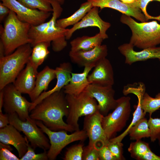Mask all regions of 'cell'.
Returning <instances> with one entry per match:
<instances>
[{
  "instance_id": "obj_2",
  "label": "cell",
  "mask_w": 160,
  "mask_h": 160,
  "mask_svg": "<svg viewBox=\"0 0 160 160\" xmlns=\"http://www.w3.org/2000/svg\"><path fill=\"white\" fill-rule=\"evenodd\" d=\"M155 20L138 23L124 14L120 18V22L127 25L131 31L129 43L142 49L160 44V24Z\"/></svg>"
},
{
  "instance_id": "obj_11",
  "label": "cell",
  "mask_w": 160,
  "mask_h": 160,
  "mask_svg": "<svg viewBox=\"0 0 160 160\" xmlns=\"http://www.w3.org/2000/svg\"><path fill=\"white\" fill-rule=\"evenodd\" d=\"M103 116L98 111L85 116L84 120L83 129L89 138L88 145L98 149L109 141L102 124Z\"/></svg>"
},
{
  "instance_id": "obj_31",
  "label": "cell",
  "mask_w": 160,
  "mask_h": 160,
  "mask_svg": "<svg viewBox=\"0 0 160 160\" xmlns=\"http://www.w3.org/2000/svg\"><path fill=\"white\" fill-rule=\"evenodd\" d=\"M26 7L33 9L51 12L52 7L48 0H17Z\"/></svg>"
},
{
  "instance_id": "obj_3",
  "label": "cell",
  "mask_w": 160,
  "mask_h": 160,
  "mask_svg": "<svg viewBox=\"0 0 160 160\" xmlns=\"http://www.w3.org/2000/svg\"><path fill=\"white\" fill-rule=\"evenodd\" d=\"M29 24L20 20L12 10L5 21L0 40L5 49V55L13 53L19 47L31 43L28 35L31 26Z\"/></svg>"
},
{
  "instance_id": "obj_27",
  "label": "cell",
  "mask_w": 160,
  "mask_h": 160,
  "mask_svg": "<svg viewBox=\"0 0 160 160\" xmlns=\"http://www.w3.org/2000/svg\"><path fill=\"white\" fill-rule=\"evenodd\" d=\"M93 7L92 4L87 1L82 4L79 9L69 17L57 20V25L59 27L64 29L73 25L79 22Z\"/></svg>"
},
{
  "instance_id": "obj_37",
  "label": "cell",
  "mask_w": 160,
  "mask_h": 160,
  "mask_svg": "<svg viewBox=\"0 0 160 160\" xmlns=\"http://www.w3.org/2000/svg\"><path fill=\"white\" fill-rule=\"evenodd\" d=\"M153 1L160 2V0H137L135 5L141 9L145 15L147 21L150 19L158 20L160 21V15L157 16H153L149 15L147 12L146 9L148 4Z\"/></svg>"
},
{
  "instance_id": "obj_36",
  "label": "cell",
  "mask_w": 160,
  "mask_h": 160,
  "mask_svg": "<svg viewBox=\"0 0 160 160\" xmlns=\"http://www.w3.org/2000/svg\"><path fill=\"white\" fill-rule=\"evenodd\" d=\"M10 145L0 142V160H19L20 158L13 153Z\"/></svg>"
},
{
  "instance_id": "obj_28",
  "label": "cell",
  "mask_w": 160,
  "mask_h": 160,
  "mask_svg": "<svg viewBox=\"0 0 160 160\" xmlns=\"http://www.w3.org/2000/svg\"><path fill=\"white\" fill-rule=\"evenodd\" d=\"M50 44V42L44 41L38 43L35 45L33 47L29 61L38 68L49 53L48 48Z\"/></svg>"
},
{
  "instance_id": "obj_35",
  "label": "cell",
  "mask_w": 160,
  "mask_h": 160,
  "mask_svg": "<svg viewBox=\"0 0 160 160\" xmlns=\"http://www.w3.org/2000/svg\"><path fill=\"white\" fill-rule=\"evenodd\" d=\"M148 122L151 131V140L154 142L160 135V118H153L150 116Z\"/></svg>"
},
{
  "instance_id": "obj_17",
  "label": "cell",
  "mask_w": 160,
  "mask_h": 160,
  "mask_svg": "<svg viewBox=\"0 0 160 160\" xmlns=\"http://www.w3.org/2000/svg\"><path fill=\"white\" fill-rule=\"evenodd\" d=\"M93 7L100 8L101 10L108 8L115 9L122 14L133 17L140 22H147L144 15L141 9L134 4L124 3L120 0H87Z\"/></svg>"
},
{
  "instance_id": "obj_41",
  "label": "cell",
  "mask_w": 160,
  "mask_h": 160,
  "mask_svg": "<svg viewBox=\"0 0 160 160\" xmlns=\"http://www.w3.org/2000/svg\"><path fill=\"white\" fill-rule=\"evenodd\" d=\"M9 124L8 114L0 112V128H3Z\"/></svg>"
},
{
  "instance_id": "obj_39",
  "label": "cell",
  "mask_w": 160,
  "mask_h": 160,
  "mask_svg": "<svg viewBox=\"0 0 160 160\" xmlns=\"http://www.w3.org/2000/svg\"><path fill=\"white\" fill-rule=\"evenodd\" d=\"M99 160H116L106 145H103L98 149Z\"/></svg>"
},
{
  "instance_id": "obj_13",
  "label": "cell",
  "mask_w": 160,
  "mask_h": 160,
  "mask_svg": "<svg viewBox=\"0 0 160 160\" xmlns=\"http://www.w3.org/2000/svg\"><path fill=\"white\" fill-rule=\"evenodd\" d=\"M3 4L14 12L20 21L31 25H37L45 22L51 12L28 8L17 0H0Z\"/></svg>"
},
{
  "instance_id": "obj_25",
  "label": "cell",
  "mask_w": 160,
  "mask_h": 160,
  "mask_svg": "<svg viewBox=\"0 0 160 160\" xmlns=\"http://www.w3.org/2000/svg\"><path fill=\"white\" fill-rule=\"evenodd\" d=\"M128 150L131 157L137 160H160V156L151 150L149 144L141 140L131 143Z\"/></svg>"
},
{
  "instance_id": "obj_1",
  "label": "cell",
  "mask_w": 160,
  "mask_h": 160,
  "mask_svg": "<svg viewBox=\"0 0 160 160\" xmlns=\"http://www.w3.org/2000/svg\"><path fill=\"white\" fill-rule=\"evenodd\" d=\"M30 113L31 118L42 121L52 130L75 131L63 120V117H67L68 113L65 94L63 90L54 92L44 99Z\"/></svg>"
},
{
  "instance_id": "obj_46",
  "label": "cell",
  "mask_w": 160,
  "mask_h": 160,
  "mask_svg": "<svg viewBox=\"0 0 160 160\" xmlns=\"http://www.w3.org/2000/svg\"><path fill=\"white\" fill-rule=\"evenodd\" d=\"M158 140H159V144L160 145V135H159V137H158Z\"/></svg>"
},
{
  "instance_id": "obj_10",
  "label": "cell",
  "mask_w": 160,
  "mask_h": 160,
  "mask_svg": "<svg viewBox=\"0 0 160 160\" xmlns=\"http://www.w3.org/2000/svg\"><path fill=\"white\" fill-rule=\"evenodd\" d=\"M3 93V108L7 114L16 113L22 121L30 117L29 110L32 103L28 101L22 95V93L10 83L2 89Z\"/></svg>"
},
{
  "instance_id": "obj_43",
  "label": "cell",
  "mask_w": 160,
  "mask_h": 160,
  "mask_svg": "<svg viewBox=\"0 0 160 160\" xmlns=\"http://www.w3.org/2000/svg\"><path fill=\"white\" fill-rule=\"evenodd\" d=\"M3 105V93L2 89L0 90V112H2Z\"/></svg>"
},
{
  "instance_id": "obj_29",
  "label": "cell",
  "mask_w": 160,
  "mask_h": 160,
  "mask_svg": "<svg viewBox=\"0 0 160 160\" xmlns=\"http://www.w3.org/2000/svg\"><path fill=\"white\" fill-rule=\"evenodd\" d=\"M128 134L130 139L133 140L150 137L151 134L148 120L145 117L139 120L130 128Z\"/></svg>"
},
{
  "instance_id": "obj_18",
  "label": "cell",
  "mask_w": 160,
  "mask_h": 160,
  "mask_svg": "<svg viewBox=\"0 0 160 160\" xmlns=\"http://www.w3.org/2000/svg\"><path fill=\"white\" fill-rule=\"evenodd\" d=\"M134 47L130 43H125L118 47L120 52L125 57L126 64L131 65L138 61H144L151 59L160 60V47H150L136 51Z\"/></svg>"
},
{
  "instance_id": "obj_32",
  "label": "cell",
  "mask_w": 160,
  "mask_h": 160,
  "mask_svg": "<svg viewBox=\"0 0 160 160\" xmlns=\"http://www.w3.org/2000/svg\"><path fill=\"white\" fill-rule=\"evenodd\" d=\"M84 144L79 143L68 148L63 159L64 160H81L83 151Z\"/></svg>"
},
{
  "instance_id": "obj_8",
  "label": "cell",
  "mask_w": 160,
  "mask_h": 160,
  "mask_svg": "<svg viewBox=\"0 0 160 160\" xmlns=\"http://www.w3.org/2000/svg\"><path fill=\"white\" fill-rule=\"evenodd\" d=\"M48 1L50 3L53 9L52 16L49 21L48 26L39 40L38 43L52 42V50L55 52H59L63 50L67 45L65 35L69 29L60 28L57 24V19L60 16L63 11L61 4L56 0Z\"/></svg>"
},
{
  "instance_id": "obj_38",
  "label": "cell",
  "mask_w": 160,
  "mask_h": 160,
  "mask_svg": "<svg viewBox=\"0 0 160 160\" xmlns=\"http://www.w3.org/2000/svg\"><path fill=\"white\" fill-rule=\"evenodd\" d=\"M82 160H100L98 149L95 147L88 145L84 147L82 157Z\"/></svg>"
},
{
  "instance_id": "obj_44",
  "label": "cell",
  "mask_w": 160,
  "mask_h": 160,
  "mask_svg": "<svg viewBox=\"0 0 160 160\" xmlns=\"http://www.w3.org/2000/svg\"><path fill=\"white\" fill-rule=\"evenodd\" d=\"M124 3L128 4H134L136 3L137 0H120Z\"/></svg>"
},
{
  "instance_id": "obj_4",
  "label": "cell",
  "mask_w": 160,
  "mask_h": 160,
  "mask_svg": "<svg viewBox=\"0 0 160 160\" xmlns=\"http://www.w3.org/2000/svg\"><path fill=\"white\" fill-rule=\"evenodd\" d=\"M32 49L31 44H27L0 58V90L7 85L14 82L28 61Z\"/></svg>"
},
{
  "instance_id": "obj_45",
  "label": "cell",
  "mask_w": 160,
  "mask_h": 160,
  "mask_svg": "<svg viewBox=\"0 0 160 160\" xmlns=\"http://www.w3.org/2000/svg\"><path fill=\"white\" fill-rule=\"evenodd\" d=\"M58 1L61 4H63L65 1V0H56Z\"/></svg>"
},
{
  "instance_id": "obj_20",
  "label": "cell",
  "mask_w": 160,
  "mask_h": 160,
  "mask_svg": "<svg viewBox=\"0 0 160 160\" xmlns=\"http://www.w3.org/2000/svg\"><path fill=\"white\" fill-rule=\"evenodd\" d=\"M87 79L89 84L113 86L114 83V73L112 65L106 57L97 63Z\"/></svg>"
},
{
  "instance_id": "obj_7",
  "label": "cell",
  "mask_w": 160,
  "mask_h": 160,
  "mask_svg": "<svg viewBox=\"0 0 160 160\" xmlns=\"http://www.w3.org/2000/svg\"><path fill=\"white\" fill-rule=\"evenodd\" d=\"M35 121L37 126L47 135L49 139L50 147L47 155L50 160L55 159L62 150L69 144L76 141H84L87 137L86 132L83 129L68 134L67 131L65 130H52L44 125L42 121Z\"/></svg>"
},
{
  "instance_id": "obj_15",
  "label": "cell",
  "mask_w": 160,
  "mask_h": 160,
  "mask_svg": "<svg viewBox=\"0 0 160 160\" xmlns=\"http://www.w3.org/2000/svg\"><path fill=\"white\" fill-rule=\"evenodd\" d=\"M99 13L98 7H92L79 22L69 29L66 34V39H69L76 31L89 27L98 28L100 30L99 33L103 39H107L108 36L106 33L111 24L103 20L100 16Z\"/></svg>"
},
{
  "instance_id": "obj_19",
  "label": "cell",
  "mask_w": 160,
  "mask_h": 160,
  "mask_svg": "<svg viewBox=\"0 0 160 160\" xmlns=\"http://www.w3.org/2000/svg\"><path fill=\"white\" fill-rule=\"evenodd\" d=\"M19 131L10 124L0 128V142L13 146L20 159L27 152L29 142L26 137L23 136Z\"/></svg>"
},
{
  "instance_id": "obj_9",
  "label": "cell",
  "mask_w": 160,
  "mask_h": 160,
  "mask_svg": "<svg viewBox=\"0 0 160 160\" xmlns=\"http://www.w3.org/2000/svg\"><path fill=\"white\" fill-rule=\"evenodd\" d=\"M8 115L9 124L19 131L23 132L34 149L37 148H41L44 151L49 149L50 147L49 141L37 126L35 120L30 117L25 121H22L15 113Z\"/></svg>"
},
{
  "instance_id": "obj_23",
  "label": "cell",
  "mask_w": 160,
  "mask_h": 160,
  "mask_svg": "<svg viewBox=\"0 0 160 160\" xmlns=\"http://www.w3.org/2000/svg\"><path fill=\"white\" fill-rule=\"evenodd\" d=\"M93 66L84 67L83 72L80 73H72L68 83L63 88L65 94L77 95L83 92L89 83L88 80V74Z\"/></svg>"
},
{
  "instance_id": "obj_26",
  "label": "cell",
  "mask_w": 160,
  "mask_h": 160,
  "mask_svg": "<svg viewBox=\"0 0 160 160\" xmlns=\"http://www.w3.org/2000/svg\"><path fill=\"white\" fill-rule=\"evenodd\" d=\"M103 40L99 33L92 36L78 37L70 42L71 51L89 50L102 45Z\"/></svg>"
},
{
  "instance_id": "obj_33",
  "label": "cell",
  "mask_w": 160,
  "mask_h": 160,
  "mask_svg": "<svg viewBox=\"0 0 160 160\" xmlns=\"http://www.w3.org/2000/svg\"><path fill=\"white\" fill-rule=\"evenodd\" d=\"M35 149L28 144V149L25 154L20 159V160H47L49 159L46 151L39 153H36Z\"/></svg>"
},
{
  "instance_id": "obj_34",
  "label": "cell",
  "mask_w": 160,
  "mask_h": 160,
  "mask_svg": "<svg viewBox=\"0 0 160 160\" xmlns=\"http://www.w3.org/2000/svg\"><path fill=\"white\" fill-rule=\"evenodd\" d=\"M106 145L116 160L125 159L123 155V144L121 142L109 140Z\"/></svg>"
},
{
  "instance_id": "obj_22",
  "label": "cell",
  "mask_w": 160,
  "mask_h": 160,
  "mask_svg": "<svg viewBox=\"0 0 160 160\" xmlns=\"http://www.w3.org/2000/svg\"><path fill=\"white\" fill-rule=\"evenodd\" d=\"M37 69L29 60L25 68L18 75L13 84L22 93L29 95L33 90L38 73Z\"/></svg>"
},
{
  "instance_id": "obj_16",
  "label": "cell",
  "mask_w": 160,
  "mask_h": 160,
  "mask_svg": "<svg viewBox=\"0 0 160 160\" xmlns=\"http://www.w3.org/2000/svg\"><path fill=\"white\" fill-rule=\"evenodd\" d=\"M107 55V47L105 44L96 46L89 50H70L69 54L72 62L84 67L90 65L94 67L100 60L106 57Z\"/></svg>"
},
{
  "instance_id": "obj_5",
  "label": "cell",
  "mask_w": 160,
  "mask_h": 160,
  "mask_svg": "<svg viewBox=\"0 0 160 160\" xmlns=\"http://www.w3.org/2000/svg\"><path fill=\"white\" fill-rule=\"evenodd\" d=\"M68 108L66 123L75 131L80 130L78 121L80 117L99 111L96 100L84 91L77 95L65 94Z\"/></svg>"
},
{
  "instance_id": "obj_42",
  "label": "cell",
  "mask_w": 160,
  "mask_h": 160,
  "mask_svg": "<svg viewBox=\"0 0 160 160\" xmlns=\"http://www.w3.org/2000/svg\"><path fill=\"white\" fill-rule=\"evenodd\" d=\"M5 56V49L4 45L1 41H0V58Z\"/></svg>"
},
{
  "instance_id": "obj_14",
  "label": "cell",
  "mask_w": 160,
  "mask_h": 160,
  "mask_svg": "<svg viewBox=\"0 0 160 160\" xmlns=\"http://www.w3.org/2000/svg\"><path fill=\"white\" fill-rule=\"evenodd\" d=\"M145 92V85L144 83L141 82L128 84L124 87L123 90L124 95H127L129 94H133L136 95L137 98V104L134 106L135 110L133 113L132 121L128 127L120 135L111 139L110 140L121 142L128 134L130 128L139 120L145 117L146 113L142 108L141 103Z\"/></svg>"
},
{
  "instance_id": "obj_6",
  "label": "cell",
  "mask_w": 160,
  "mask_h": 160,
  "mask_svg": "<svg viewBox=\"0 0 160 160\" xmlns=\"http://www.w3.org/2000/svg\"><path fill=\"white\" fill-rule=\"evenodd\" d=\"M117 104L111 113L104 116L102 122L103 127L108 139L114 138L117 132L126 126L131 111V98L122 97L117 99Z\"/></svg>"
},
{
  "instance_id": "obj_40",
  "label": "cell",
  "mask_w": 160,
  "mask_h": 160,
  "mask_svg": "<svg viewBox=\"0 0 160 160\" xmlns=\"http://www.w3.org/2000/svg\"><path fill=\"white\" fill-rule=\"evenodd\" d=\"M10 10V9L3 4L2 3H0V21L1 22L7 15H8Z\"/></svg>"
},
{
  "instance_id": "obj_47",
  "label": "cell",
  "mask_w": 160,
  "mask_h": 160,
  "mask_svg": "<svg viewBox=\"0 0 160 160\" xmlns=\"http://www.w3.org/2000/svg\"><path fill=\"white\" fill-rule=\"evenodd\" d=\"M159 60V61H160V60Z\"/></svg>"
},
{
  "instance_id": "obj_12",
  "label": "cell",
  "mask_w": 160,
  "mask_h": 160,
  "mask_svg": "<svg viewBox=\"0 0 160 160\" xmlns=\"http://www.w3.org/2000/svg\"><path fill=\"white\" fill-rule=\"evenodd\" d=\"M84 91L96 100L99 111L103 116L107 115L117 106V100L114 98L115 91L112 86L91 84Z\"/></svg>"
},
{
  "instance_id": "obj_30",
  "label": "cell",
  "mask_w": 160,
  "mask_h": 160,
  "mask_svg": "<svg viewBox=\"0 0 160 160\" xmlns=\"http://www.w3.org/2000/svg\"><path fill=\"white\" fill-rule=\"evenodd\" d=\"M141 106L145 112L148 113L150 116H151L153 112L160 108V92L154 98L145 92L142 100Z\"/></svg>"
},
{
  "instance_id": "obj_24",
  "label": "cell",
  "mask_w": 160,
  "mask_h": 160,
  "mask_svg": "<svg viewBox=\"0 0 160 160\" xmlns=\"http://www.w3.org/2000/svg\"><path fill=\"white\" fill-rule=\"evenodd\" d=\"M55 78V69L46 66L43 70L38 73L34 88L29 95L32 102H34L43 91L47 89L50 82Z\"/></svg>"
},
{
  "instance_id": "obj_21",
  "label": "cell",
  "mask_w": 160,
  "mask_h": 160,
  "mask_svg": "<svg viewBox=\"0 0 160 160\" xmlns=\"http://www.w3.org/2000/svg\"><path fill=\"white\" fill-rule=\"evenodd\" d=\"M57 79L55 86L52 89L42 93L32 104L29 109L30 112L35 106L44 99L52 94L60 91L69 82L71 79L72 68L71 65L69 62L61 63L55 69Z\"/></svg>"
}]
</instances>
